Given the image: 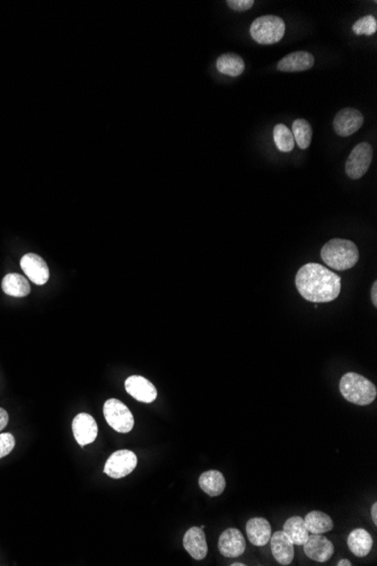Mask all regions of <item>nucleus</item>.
<instances>
[{
  "label": "nucleus",
  "mask_w": 377,
  "mask_h": 566,
  "mask_svg": "<svg viewBox=\"0 0 377 566\" xmlns=\"http://www.w3.org/2000/svg\"><path fill=\"white\" fill-rule=\"evenodd\" d=\"M295 284L298 293L309 302H332L341 292L339 276L318 264L304 265L298 270Z\"/></svg>",
  "instance_id": "1"
},
{
  "label": "nucleus",
  "mask_w": 377,
  "mask_h": 566,
  "mask_svg": "<svg viewBox=\"0 0 377 566\" xmlns=\"http://www.w3.org/2000/svg\"><path fill=\"white\" fill-rule=\"evenodd\" d=\"M322 260L334 270H347L360 260V251L353 241L332 239L321 250Z\"/></svg>",
  "instance_id": "2"
},
{
  "label": "nucleus",
  "mask_w": 377,
  "mask_h": 566,
  "mask_svg": "<svg viewBox=\"0 0 377 566\" xmlns=\"http://www.w3.org/2000/svg\"><path fill=\"white\" fill-rule=\"evenodd\" d=\"M340 392L349 403L367 406L375 401L376 387L360 374L349 372L340 380Z\"/></svg>",
  "instance_id": "3"
},
{
  "label": "nucleus",
  "mask_w": 377,
  "mask_h": 566,
  "mask_svg": "<svg viewBox=\"0 0 377 566\" xmlns=\"http://www.w3.org/2000/svg\"><path fill=\"white\" fill-rule=\"evenodd\" d=\"M286 31L285 22L274 15L260 16L251 24V36L260 45H274L283 39Z\"/></svg>",
  "instance_id": "4"
},
{
  "label": "nucleus",
  "mask_w": 377,
  "mask_h": 566,
  "mask_svg": "<svg viewBox=\"0 0 377 566\" xmlns=\"http://www.w3.org/2000/svg\"><path fill=\"white\" fill-rule=\"evenodd\" d=\"M104 417L110 426L119 433H129L135 425V418L126 405L118 399H109L103 407Z\"/></svg>",
  "instance_id": "5"
},
{
  "label": "nucleus",
  "mask_w": 377,
  "mask_h": 566,
  "mask_svg": "<svg viewBox=\"0 0 377 566\" xmlns=\"http://www.w3.org/2000/svg\"><path fill=\"white\" fill-rule=\"evenodd\" d=\"M137 463L138 459L135 452L130 450H119L111 454L109 459L106 460L104 472L109 477L120 479L131 474L136 468Z\"/></svg>",
  "instance_id": "6"
},
{
  "label": "nucleus",
  "mask_w": 377,
  "mask_h": 566,
  "mask_svg": "<svg viewBox=\"0 0 377 566\" xmlns=\"http://www.w3.org/2000/svg\"><path fill=\"white\" fill-rule=\"evenodd\" d=\"M373 160V149L369 142H360L351 151L346 162V173L353 180L362 178L369 171Z\"/></svg>",
  "instance_id": "7"
},
{
  "label": "nucleus",
  "mask_w": 377,
  "mask_h": 566,
  "mask_svg": "<svg viewBox=\"0 0 377 566\" xmlns=\"http://www.w3.org/2000/svg\"><path fill=\"white\" fill-rule=\"evenodd\" d=\"M303 546L307 558L318 563H325L334 554V546L322 535H309Z\"/></svg>",
  "instance_id": "8"
},
{
  "label": "nucleus",
  "mask_w": 377,
  "mask_h": 566,
  "mask_svg": "<svg viewBox=\"0 0 377 566\" xmlns=\"http://www.w3.org/2000/svg\"><path fill=\"white\" fill-rule=\"evenodd\" d=\"M364 117L362 112L353 107H346L337 114L333 121V128L339 136L348 137L360 131Z\"/></svg>",
  "instance_id": "9"
},
{
  "label": "nucleus",
  "mask_w": 377,
  "mask_h": 566,
  "mask_svg": "<svg viewBox=\"0 0 377 566\" xmlns=\"http://www.w3.org/2000/svg\"><path fill=\"white\" fill-rule=\"evenodd\" d=\"M21 268L31 282L36 285H45L49 281L50 271L42 257L36 253H27L21 259Z\"/></svg>",
  "instance_id": "10"
},
{
  "label": "nucleus",
  "mask_w": 377,
  "mask_h": 566,
  "mask_svg": "<svg viewBox=\"0 0 377 566\" xmlns=\"http://www.w3.org/2000/svg\"><path fill=\"white\" fill-rule=\"evenodd\" d=\"M98 424L89 414L80 412L73 421V433L78 445H91L98 438Z\"/></svg>",
  "instance_id": "11"
},
{
  "label": "nucleus",
  "mask_w": 377,
  "mask_h": 566,
  "mask_svg": "<svg viewBox=\"0 0 377 566\" xmlns=\"http://www.w3.org/2000/svg\"><path fill=\"white\" fill-rule=\"evenodd\" d=\"M246 549L244 536L236 528H230L221 535L219 540V549L225 558H239Z\"/></svg>",
  "instance_id": "12"
},
{
  "label": "nucleus",
  "mask_w": 377,
  "mask_h": 566,
  "mask_svg": "<svg viewBox=\"0 0 377 566\" xmlns=\"http://www.w3.org/2000/svg\"><path fill=\"white\" fill-rule=\"evenodd\" d=\"M124 388L131 397L140 403H151L157 398L155 385L140 375H131L124 382Z\"/></svg>",
  "instance_id": "13"
},
{
  "label": "nucleus",
  "mask_w": 377,
  "mask_h": 566,
  "mask_svg": "<svg viewBox=\"0 0 377 566\" xmlns=\"http://www.w3.org/2000/svg\"><path fill=\"white\" fill-rule=\"evenodd\" d=\"M183 546L195 560H204L208 554V545L204 529L199 527L190 528L183 537Z\"/></svg>",
  "instance_id": "14"
},
{
  "label": "nucleus",
  "mask_w": 377,
  "mask_h": 566,
  "mask_svg": "<svg viewBox=\"0 0 377 566\" xmlns=\"http://www.w3.org/2000/svg\"><path fill=\"white\" fill-rule=\"evenodd\" d=\"M272 555L280 565H289L294 560V544L283 531H276L270 538Z\"/></svg>",
  "instance_id": "15"
},
{
  "label": "nucleus",
  "mask_w": 377,
  "mask_h": 566,
  "mask_svg": "<svg viewBox=\"0 0 377 566\" xmlns=\"http://www.w3.org/2000/svg\"><path fill=\"white\" fill-rule=\"evenodd\" d=\"M314 65V57L307 51H296L283 57L278 63V69L285 73L309 70Z\"/></svg>",
  "instance_id": "16"
},
{
  "label": "nucleus",
  "mask_w": 377,
  "mask_h": 566,
  "mask_svg": "<svg viewBox=\"0 0 377 566\" xmlns=\"http://www.w3.org/2000/svg\"><path fill=\"white\" fill-rule=\"evenodd\" d=\"M246 534L252 545L261 547L272 538V526L265 518H253L246 523Z\"/></svg>",
  "instance_id": "17"
},
{
  "label": "nucleus",
  "mask_w": 377,
  "mask_h": 566,
  "mask_svg": "<svg viewBox=\"0 0 377 566\" xmlns=\"http://www.w3.org/2000/svg\"><path fill=\"white\" fill-rule=\"evenodd\" d=\"M348 547L357 558H365L371 553L373 547V538L369 531L357 528L351 531L348 537Z\"/></svg>",
  "instance_id": "18"
},
{
  "label": "nucleus",
  "mask_w": 377,
  "mask_h": 566,
  "mask_svg": "<svg viewBox=\"0 0 377 566\" xmlns=\"http://www.w3.org/2000/svg\"><path fill=\"white\" fill-rule=\"evenodd\" d=\"M199 486L206 494L215 498L224 492L226 480L224 475L219 470H208L199 477Z\"/></svg>",
  "instance_id": "19"
},
{
  "label": "nucleus",
  "mask_w": 377,
  "mask_h": 566,
  "mask_svg": "<svg viewBox=\"0 0 377 566\" xmlns=\"http://www.w3.org/2000/svg\"><path fill=\"white\" fill-rule=\"evenodd\" d=\"M1 288L3 293L14 297H27L31 292L27 279L20 274H8L5 276L1 282Z\"/></svg>",
  "instance_id": "20"
},
{
  "label": "nucleus",
  "mask_w": 377,
  "mask_h": 566,
  "mask_svg": "<svg viewBox=\"0 0 377 566\" xmlns=\"http://www.w3.org/2000/svg\"><path fill=\"white\" fill-rule=\"evenodd\" d=\"M283 531L295 546H303L309 536L305 521L298 516L289 518L283 525Z\"/></svg>",
  "instance_id": "21"
},
{
  "label": "nucleus",
  "mask_w": 377,
  "mask_h": 566,
  "mask_svg": "<svg viewBox=\"0 0 377 566\" xmlns=\"http://www.w3.org/2000/svg\"><path fill=\"white\" fill-rule=\"evenodd\" d=\"M217 70L221 74L230 76V77H237L243 74L245 69L244 60L239 54H224L219 57L216 61Z\"/></svg>",
  "instance_id": "22"
},
{
  "label": "nucleus",
  "mask_w": 377,
  "mask_h": 566,
  "mask_svg": "<svg viewBox=\"0 0 377 566\" xmlns=\"http://www.w3.org/2000/svg\"><path fill=\"white\" fill-rule=\"evenodd\" d=\"M309 534L322 535L332 530L333 521L330 516L321 511H312L304 518Z\"/></svg>",
  "instance_id": "23"
},
{
  "label": "nucleus",
  "mask_w": 377,
  "mask_h": 566,
  "mask_svg": "<svg viewBox=\"0 0 377 566\" xmlns=\"http://www.w3.org/2000/svg\"><path fill=\"white\" fill-rule=\"evenodd\" d=\"M293 136L298 147L302 149H309L312 142L313 131L309 122L304 119H297L293 124Z\"/></svg>",
  "instance_id": "24"
},
{
  "label": "nucleus",
  "mask_w": 377,
  "mask_h": 566,
  "mask_svg": "<svg viewBox=\"0 0 377 566\" xmlns=\"http://www.w3.org/2000/svg\"><path fill=\"white\" fill-rule=\"evenodd\" d=\"M274 144L280 151L289 153L294 149L295 140L292 131L283 124H278L274 128Z\"/></svg>",
  "instance_id": "25"
},
{
  "label": "nucleus",
  "mask_w": 377,
  "mask_h": 566,
  "mask_svg": "<svg viewBox=\"0 0 377 566\" xmlns=\"http://www.w3.org/2000/svg\"><path fill=\"white\" fill-rule=\"evenodd\" d=\"M353 31L357 36H373L377 31L376 18L373 15H366L360 18L354 24Z\"/></svg>",
  "instance_id": "26"
},
{
  "label": "nucleus",
  "mask_w": 377,
  "mask_h": 566,
  "mask_svg": "<svg viewBox=\"0 0 377 566\" xmlns=\"http://www.w3.org/2000/svg\"><path fill=\"white\" fill-rule=\"evenodd\" d=\"M14 448H15V438L9 433H1L0 434V459L8 456Z\"/></svg>",
  "instance_id": "27"
},
{
  "label": "nucleus",
  "mask_w": 377,
  "mask_h": 566,
  "mask_svg": "<svg viewBox=\"0 0 377 566\" xmlns=\"http://www.w3.org/2000/svg\"><path fill=\"white\" fill-rule=\"evenodd\" d=\"M227 5L236 12H245L253 7V0H227Z\"/></svg>",
  "instance_id": "28"
},
{
  "label": "nucleus",
  "mask_w": 377,
  "mask_h": 566,
  "mask_svg": "<svg viewBox=\"0 0 377 566\" xmlns=\"http://www.w3.org/2000/svg\"><path fill=\"white\" fill-rule=\"evenodd\" d=\"M9 417L6 410L0 408V431H3L8 424Z\"/></svg>",
  "instance_id": "29"
},
{
  "label": "nucleus",
  "mask_w": 377,
  "mask_h": 566,
  "mask_svg": "<svg viewBox=\"0 0 377 566\" xmlns=\"http://www.w3.org/2000/svg\"><path fill=\"white\" fill-rule=\"evenodd\" d=\"M371 295L373 304L374 306H377V282H374V284L371 285Z\"/></svg>",
  "instance_id": "30"
},
{
  "label": "nucleus",
  "mask_w": 377,
  "mask_h": 566,
  "mask_svg": "<svg viewBox=\"0 0 377 566\" xmlns=\"http://www.w3.org/2000/svg\"><path fill=\"white\" fill-rule=\"evenodd\" d=\"M371 519H373V521H374L375 525H377V503H376V502H375V503L373 504V507H371Z\"/></svg>",
  "instance_id": "31"
},
{
  "label": "nucleus",
  "mask_w": 377,
  "mask_h": 566,
  "mask_svg": "<svg viewBox=\"0 0 377 566\" xmlns=\"http://www.w3.org/2000/svg\"><path fill=\"white\" fill-rule=\"evenodd\" d=\"M337 565H338V566H351V565H353V564H351L350 560H340L339 563L337 564Z\"/></svg>",
  "instance_id": "32"
},
{
  "label": "nucleus",
  "mask_w": 377,
  "mask_h": 566,
  "mask_svg": "<svg viewBox=\"0 0 377 566\" xmlns=\"http://www.w3.org/2000/svg\"><path fill=\"white\" fill-rule=\"evenodd\" d=\"M232 566H245V564H243V563H234V564H232Z\"/></svg>",
  "instance_id": "33"
}]
</instances>
